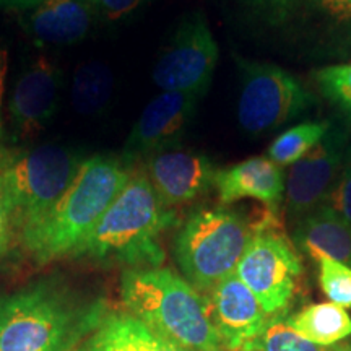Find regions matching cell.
<instances>
[{
    "mask_svg": "<svg viewBox=\"0 0 351 351\" xmlns=\"http://www.w3.org/2000/svg\"><path fill=\"white\" fill-rule=\"evenodd\" d=\"M109 313L62 280L44 278L0 298V351H75Z\"/></svg>",
    "mask_w": 351,
    "mask_h": 351,
    "instance_id": "1",
    "label": "cell"
},
{
    "mask_svg": "<svg viewBox=\"0 0 351 351\" xmlns=\"http://www.w3.org/2000/svg\"><path fill=\"white\" fill-rule=\"evenodd\" d=\"M176 221L178 215L161 204L145 171L134 169L129 182L72 257L122 263L129 269L160 267L165 262L160 238Z\"/></svg>",
    "mask_w": 351,
    "mask_h": 351,
    "instance_id": "2",
    "label": "cell"
},
{
    "mask_svg": "<svg viewBox=\"0 0 351 351\" xmlns=\"http://www.w3.org/2000/svg\"><path fill=\"white\" fill-rule=\"evenodd\" d=\"M121 300L125 313L179 350L226 351L210 320L207 298L173 270L127 269Z\"/></svg>",
    "mask_w": 351,
    "mask_h": 351,
    "instance_id": "3",
    "label": "cell"
},
{
    "mask_svg": "<svg viewBox=\"0 0 351 351\" xmlns=\"http://www.w3.org/2000/svg\"><path fill=\"white\" fill-rule=\"evenodd\" d=\"M134 173L124 158L95 155L83 160L59 204L36 230L21 239L39 265L72 257L93 231Z\"/></svg>",
    "mask_w": 351,
    "mask_h": 351,
    "instance_id": "4",
    "label": "cell"
},
{
    "mask_svg": "<svg viewBox=\"0 0 351 351\" xmlns=\"http://www.w3.org/2000/svg\"><path fill=\"white\" fill-rule=\"evenodd\" d=\"M254 238L251 218L228 208H205L186 219L176 238V258L200 295L236 274Z\"/></svg>",
    "mask_w": 351,
    "mask_h": 351,
    "instance_id": "5",
    "label": "cell"
},
{
    "mask_svg": "<svg viewBox=\"0 0 351 351\" xmlns=\"http://www.w3.org/2000/svg\"><path fill=\"white\" fill-rule=\"evenodd\" d=\"M83 160L62 145L46 143L16 155L0 171L20 241L41 225L59 204Z\"/></svg>",
    "mask_w": 351,
    "mask_h": 351,
    "instance_id": "6",
    "label": "cell"
},
{
    "mask_svg": "<svg viewBox=\"0 0 351 351\" xmlns=\"http://www.w3.org/2000/svg\"><path fill=\"white\" fill-rule=\"evenodd\" d=\"M313 96L295 75L274 64L241 62L238 121L251 135L276 129L300 117Z\"/></svg>",
    "mask_w": 351,
    "mask_h": 351,
    "instance_id": "7",
    "label": "cell"
},
{
    "mask_svg": "<svg viewBox=\"0 0 351 351\" xmlns=\"http://www.w3.org/2000/svg\"><path fill=\"white\" fill-rule=\"evenodd\" d=\"M302 262L283 228L256 232L236 275L254 293L263 311L274 317L283 314L301 287Z\"/></svg>",
    "mask_w": 351,
    "mask_h": 351,
    "instance_id": "8",
    "label": "cell"
},
{
    "mask_svg": "<svg viewBox=\"0 0 351 351\" xmlns=\"http://www.w3.org/2000/svg\"><path fill=\"white\" fill-rule=\"evenodd\" d=\"M218 62V44L199 13L184 20L153 69V82L163 91L204 96Z\"/></svg>",
    "mask_w": 351,
    "mask_h": 351,
    "instance_id": "9",
    "label": "cell"
},
{
    "mask_svg": "<svg viewBox=\"0 0 351 351\" xmlns=\"http://www.w3.org/2000/svg\"><path fill=\"white\" fill-rule=\"evenodd\" d=\"M258 16L275 28L333 46L351 44V0H251Z\"/></svg>",
    "mask_w": 351,
    "mask_h": 351,
    "instance_id": "10",
    "label": "cell"
},
{
    "mask_svg": "<svg viewBox=\"0 0 351 351\" xmlns=\"http://www.w3.org/2000/svg\"><path fill=\"white\" fill-rule=\"evenodd\" d=\"M202 96L182 91H161L145 106L124 147V160L132 163L179 143L194 117Z\"/></svg>",
    "mask_w": 351,
    "mask_h": 351,
    "instance_id": "11",
    "label": "cell"
},
{
    "mask_svg": "<svg viewBox=\"0 0 351 351\" xmlns=\"http://www.w3.org/2000/svg\"><path fill=\"white\" fill-rule=\"evenodd\" d=\"M343 156V134L333 132L289 166L285 182V202L293 217H306L320 207L339 178Z\"/></svg>",
    "mask_w": 351,
    "mask_h": 351,
    "instance_id": "12",
    "label": "cell"
},
{
    "mask_svg": "<svg viewBox=\"0 0 351 351\" xmlns=\"http://www.w3.org/2000/svg\"><path fill=\"white\" fill-rule=\"evenodd\" d=\"M207 309L226 351L244 350L271 322L254 293L236 274L208 293Z\"/></svg>",
    "mask_w": 351,
    "mask_h": 351,
    "instance_id": "13",
    "label": "cell"
},
{
    "mask_svg": "<svg viewBox=\"0 0 351 351\" xmlns=\"http://www.w3.org/2000/svg\"><path fill=\"white\" fill-rule=\"evenodd\" d=\"M60 72L39 56L26 67L8 99V119L16 140H32L46 129L59 104Z\"/></svg>",
    "mask_w": 351,
    "mask_h": 351,
    "instance_id": "14",
    "label": "cell"
},
{
    "mask_svg": "<svg viewBox=\"0 0 351 351\" xmlns=\"http://www.w3.org/2000/svg\"><path fill=\"white\" fill-rule=\"evenodd\" d=\"M217 171L212 160L202 153L168 148L148 156L145 174L161 204L173 208L207 194Z\"/></svg>",
    "mask_w": 351,
    "mask_h": 351,
    "instance_id": "15",
    "label": "cell"
},
{
    "mask_svg": "<svg viewBox=\"0 0 351 351\" xmlns=\"http://www.w3.org/2000/svg\"><path fill=\"white\" fill-rule=\"evenodd\" d=\"M213 187L221 205L254 199L276 208L285 195V178L280 166L267 156H252L231 168L218 169Z\"/></svg>",
    "mask_w": 351,
    "mask_h": 351,
    "instance_id": "16",
    "label": "cell"
},
{
    "mask_svg": "<svg viewBox=\"0 0 351 351\" xmlns=\"http://www.w3.org/2000/svg\"><path fill=\"white\" fill-rule=\"evenodd\" d=\"M93 25L88 0H43L28 16V32L44 46H70L86 38Z\"/></svg>",
    "mask_w": 351,
    "mask_h": 351,
    "instance_id": "17",
    "label": "cell"
},
{
    "mask_svg": "<svg viewBox=\"0 0 351 351\" xmlns=\"http://www.w3.org/2000/svg\"><path fill=\"white\" fill-rule=\"evenodd\" d=\"M296 244L315 262L328 257L351 267V226L327 205H320L301 219Z\"/></svg>",
    "mask_w": 351,
    "mask_h": 351,
    "instance_id": "18",
    "label": "cell"
},
{
    "mask_svg": "<svg viewBox=\"0 0 351 351\" xmlns=\"http://www.w3.org/2000/svg\"><path fill=\"white\" fill-rule=\"evenodd\" d=\"M75 351H182L129 313H109Z\"/></svg>",
    "mask_w": 351,
    "mask_h": 351,
    "instance_id": "19",
    "label": "cell"
},
{
    "mask_svg": "<svg viewBox=\"0 0 351 351\" xmlns=\"http://www.w3.org/2000/svg\"><path fill=\"white\" fill-rule=\"evenodd\" d=\"M287 324L302 339L327 348L351 335V317L343 307L333 302L302 307L300 313L287 319Z\"/></svg>",
    "mask_w": 351,
    "mask_h": 351,
    "instance_id": "20",
    "label": "cell"
},
{
    "mask_svg": "<svg viewBox=\"0 0 351 351\" xmlns=\"http://www.w3.org/2000/svg\"><path fill=\"white\" fill-rule=\"evenodd\" d=\"M112 90L114 77L106 64L98 62V60L82 64L73 75V109L82 116H95L108 106Z\"/></svg>",
    "mask_w": 351,
    "mask_h": 351,
    "instance_id": "21",
    "label": "cell"
},
{
    "mask_svg": "<svg viewBox=\"0 0 351 351\" xmlns=\"http://www.w3.org/2000/svg\"><path fill=\"white\" fill-rule=\"evenodd\" d=\"M330 130V122H302L278 135L270 143L267 158L276 166H291L307 155Z\"/></svg>",
    "mask_w": 351,
    "mask_h": 351,
    "instance_id": "22",
    "label": "cell"
},
{
    "mask_svg": "<svg viewBox=\"0 0 351 351\" xmlns=\"http://www.w3.org/2000/svg\"><path fill=\"white\" fill-rule=\"evenodd\" d=\"M327 346L311 343L283 320H271L256 340L241 351H330Z\"/></svg>",
    "mask_w": 351,
    "mask_h": 351,
    "instance_id": "23",
    "label": "cell"
},
{
    "mask_svg": "<svg viewBox=\"0 0 351 351\" xmlns=\"http://www.w3.org/2000/svg\"><path fill=\"white\" fill-rule=\"evenodd\" d=\"M319 265V287L330 302L337 306L351 307V267L333 258L322 257Z\"/></svg>",
    "mask_w": 351,
    "mask_h": 351,
    "instance_id": "24",
    "label": "cell"
},
{
    "mask_svg": "<svg viewBox=\"0 0 351 351\" xmlns=\"http://www.w3.org/2000/svg\"><path fill=\"white\" fill-rule=\"evenodd\" d=\"M315 78L322 93L351 116V62L320 69Z\"/></svg>",
    "mask_w": 351,
    "mask_h": 351,
    "instance_id": "25",
    "label": "cell"
},
{
    "mask_svg": "<svg viewBox=\"0 0 351 351\" xmlns=\"http://www.w3.org/2000/svg\"><path fill=\"white\" fill-rule=\"evenodd\" d=\"M326 205L351 226V155L332 191L328 192Z\"/></svg>",
    "mask_w": 351,
    "mask_h": 351,
    "instance_id": "26",
    "label": "cell"
},
{
    "mask_svg": "<svg viewBox=\"0 0 351 351\" xmlns=\"http://www.w3.org/2000/svg\"><path fill=\"white\" fill-rule=\"evenodd\" d=\"M16 236L19 234H16L15 221H13L10 202H8L5 187L0 179V258L7 256Z\"/></svg>",
    "mask_w": 351,
    "mask_h": 351,
    "instance_id": "27",
    "label": "cell"
},
{
    "mask_svg": "<svg viewBox=\"0 0 351 351\" xmlns=\"http://www.w3.org/2000/svg\"><path fill=\"white\" fill-rule=\"evenodd\" d=\"M7 67H8L7 51L0 49V171L5 169L7 166L13 161V158L16 156L15 153H12L10 148L7 147L5 129H3V119H2V103H3V93H5Z\"/></svg>",
    "mask_w": 351,
    "mask_h": 351,
    "instance_id": "28",
    "label": "cell"
},
{
    "mask_svg": "<svg viewBox=\"0 0 351 351\" xmlns=\"http://www.w3.org/2000/svg\"><path fill=\"white\" fill-rule=\"evenodd\" d=\"M88 2L99 8L108 19L117 20L134 12L142 0H88Z\"/></svg>",
    "mask_w": 351,
    "mask_h": 351,
    "instance_id": "29",
    "label": "cell"
},
{
    "mask_svg": "<svg viewBox=\"0 0 351 351\" xmlns=\"http://www.w3.org/2000/svg\"><path fill=\"white\" fill-rule=\"evenodd\" d=\"M43 0H0V7L3 8H33Z\"/></svg>",
    "mask_w": 351,
    "mask_h": 351,
    "instance_id": "30",
    "label": "cell"
},
{
    "mask_svg": "<svg viewBox=\"0 0 351 351\" xmlns=\"http://www.w3.org/2000/svg\"><path fill=\"white\" fill-rule=\"evenodd\" d=\"M330 351H351V345H343V346H333Z\"/></svg>",
    "mask_w": 351,
    "mask_h": 351,
    "instance_id": "31",
    "label": "cell"
}]
</instances>
